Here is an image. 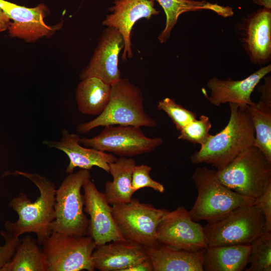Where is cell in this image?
<instances>
[{
	"label": "cell",
	"mask_w": 271,
	"mask_h": 271,
	"mask_svg": "<svg viewBox=\"0 0 271 271\" xmlns=\"http://www.w3.org/2000/svg\"><path fill=\"white\" fill-rule=\"evenodd\" d=\"M6 174L28 179L37 186L40 192V196L34 202L23 192L11 200L9 205L17 213L18 219L14 222L9 220L5 222L7 231L16 237L25 233H35L38 243L42 245L52 232L51 225L55 218V185L36 173L16 171Z\"/></svg>",
	"instance_id": "1"
},
{
	"label": "cell",
	"mask_w": 271,
	"mask_h": 271,
	"mask_svg": "<svg viewBox=\"0 0 271 271\" xmlns=\"http://www.w3.org/2000/svg\"><path fill=\"white\" fill-rule=\"evenodd\" d=\"M230 115L226 126L201 146L190 157L193 164L206 163L220 170L244 150L253 146L254 128L246 106L229 103Z\"/></svg>",
	"instance_id": "2"
},
{
	"label": "cell",
	"mask_w": 271,
	"mask_h": 271,
	"mask_svg": "<svg viewBox=\"0 0 271 271\" xmlns=\"http://www.w3.org/2000/svg\"><path fill=\"white\" fill-rule=\"evenodd\" d=\"M157 124L145 109L141 89L127 79L121 78L111 85L110 100L104 111L93 119L78 125L76 130L84 133L100 126L155 127Z\"/></svg>",
	"instance_id": "3"
},
{
	"label": "cell",
	"mask_w": 271,
	"mask_h": 271,
	"mask_svg": "<svg viewBox=\"0 0 271 271\" xmlns=\"http://www.w3.org/2000/svg\"><path fill=\"white\" fill-rule=\"evenodd\" d=\"M192 178L197 191V197L189 213L195 221L213 222L235 208L255 201V199L242 196L223 185L214 169L205 167L197 168Z\"/></svg>",
	"instance_id": "4"
},
{
	"label": "cell",
	"mask_w": 271,
	"mask_h": 271,
	"mask_svg": "<svg viewBox=\"0 0 271 271\" xmlns=\"http://www.w3.org/2000/svg\"><path fill=\"white\" fill-rule=\"evenodd\" d=\"M216 174L227 188L256 200L271 184V162L258 148L252 146L224 168L216 170Z\"/></svg>",
	"instance_id": "5"
},
{
	"label": "cell",
	"mask_w": 271,
	"mask_h": 271,
	"mask_svg": "<svg viewBox=\"0 0 271 271\" xmlns=\"http://www.w3.org/2000/svg\"><path fill=\"white\" fill-rule=\"evenodd\" d=\"M265 219L255 203L239 206L203 227L208 246L250 244L265 232Z\"/></svg>",
	"instance_id": "6"
},
{
	"label": "cell",
	"mask_w": 271,
	"mask_h": 271,
	"mask_svg": "<svg viewBox=\"0 0 271 271\" xmlns=\"http://www.w3.org/2000/svg\"><path fill=\"white\" fill-rule=\"evenodd\" d=\"M91 178L88 170L81 169L68 174L56 189L55 218L51 225L52 231L70 235H88L89 219L84 210L81 189L85 181Z\"/></svg>",
	"instance_id": "7"
},
{
	"label": "cell",
	"mask_w": 271,
	"mask_h": 271,
	"mask_svg": "<svg viewBox=\"0 0 271 271\" xmlns=\"http://www.w3.org/2000/svg\"><path fill=\"white\" fill-rule=\"evenodd\" d=\"M112 213L123 236L144 247L159 243L158 226L169 210L157 208L132 198L128 203L111 205Z\"/></svg>",
	"instance_id": "8"
},
{
	"label": "cell",
	"mask_w": 271,
	"mask_h": 271,
	"mask_svg": "<svg viewBox=\"0 0 271 271\" xmlns=\"http://www.w3.org/2000/svg\"><path fill=\"white\" fill-rule=\"evenodd\" d=\"M48 271H93L92 253L96 246L89 235L53 231L42 244Z\"/></svg>",
	"instance_id": "9"
},
{
	"label": "cell",
	"mask_w": 271,
	"mask_h": 271,
	"mask_svg": "<svg viewBox=\"0 0 271 271\" xmlns=\"http://www.w3.org/2000/svg\"><path fill=\"white\" fill-rule=\"evenodd\" d=\"M79 142L86 147L130 157L152 153L162 144L163 140L147 137L139 126L114 125L104 126L93 138H80Z\"/></svg>",
	"instance_id": "10"
},
{
	"label": "cell",
	"mask_w": 271,
	"mask_h": 271,
	"mask_svg": "<svg viewBox=\"0 0 271 271\" xmlns=\"http://www.w3.org/2000/svg\"><path fill=\"white\" fill-rule=\"evenodd\" d=\"M159 243L189 251H198L208 245L203 227L192 220L184 206L169 211L157 230Z\"/></svg>",
	"instance_id": "11"
},
{
	"label": "cell",
	"mask_w": 271,
	"mask_h": 271,
	"mask_svg": "<svg viewBox=\"0 0 271 271\" xmlns=\"http://www.w3.org/2000/svg\"><path fill=\"white\" fill-rule=\"evenodd\" d=\"M82 189L84 210L90 216L88 235L93 238L96 245L125 239L113 217L111 205L91 178L85 181Z\"/></svg>",
	"instance_id": "12"
},
{
	"label": "cell",
	"mask_w": 271,
	"mask_h": 271,
	"mask_svg": "<svg viewBox=\"0 0 271 271\" xmlns=\"http://www.w3.org/2000/svg\"><path fill=\"white\" fill-rule=\"evenodd\" d=\"M0 8L13 21L8 28V34L12 37L34 42L44 37H49L61 26L46 25L44 18L49 13L47 7L40 4L30 8L0 0Z\"/></svg>",
	"instance_id": "13"
},
{
	"label": "cell",
	"mask_w": 271,
	"mask_h": 271,
	"mask_svg": "<svg viewBox=\"0 0 271 271\" xmlns=\"http://www.w3.org/2000/svg\"><path fill=\"white\" fill-rule=\"evenodd\" d=\"M109 8L111 12L102 21L107 27L117 30L123 37L124 47L121 58L126 61L133 57L131 33L134 24L139 20H150L160 12L155 8L154 0H113Z\"/></svg>",
	"instance_id": "14"
},
{
	"label": "cell",
	"mask_w": 271,
	"mask_h": 271,
	"mask_svg": "<svg viewBox=\"0 0 271 271\" xmlns=\"http://www.w3.org/2000/svg\"><path fill=\"white\" fill-rule=\"evenodd\" d=\"M123 47V39L119 32L113 28H106L89 63L80 74L81 79L96 77L111 85L120 80L118 56Z\"/></svg>",
	"instance_id": "15"
},
{
	"label": "cell",
	"mask_w": 271,
	"mask_h": 271,
	"mask_svg": "<svg viewBox=\"0 0 271 271\" xmlns=\"http://www.w3.org/2000/svg\"><path fill=\"white\" fill-rule=\"evenodd\" d=\"M241 43L251 62L262 65L271 59V9L262 8L247 15L239 25Z\"/></svg>",
	"instance_id": "16"
},
{
	"label": "cell",
	"mask_w": 271,
	"mask_h": 271,
	"mask_svg": "<svg viewBox=\"0 0 271 271\" xmlns=\"http://www.w3.org/2000/svg\"><path fill=\"white\" fill-rule=\"evenodd\" d=\"M80 139L78 134L70 133L64 129L60 140H45L43 143L50 148L63 152L68 156L69 163L66 169L67 174L74 172L76 168L89 170L94 166L109 173V164L115 161L117 158L111 153L83 147Z\"/></svg>",
	"instance_id": "17"
},
{
	"label": "cell",
	"mask_w": 271,
	"mask_h": 271,
	"mask_svg": "<svg viewBox=\"0 0 271 271\" xmlns=\"http://www.w3.org/2000/svg\"><path fill=\"white\" fill-rule=\"evenodd\" d=\"M270 71L269 64L242 80H234L230 77L227 80L211 78L207 83L211 90L208 99L216 106L226 103H235L239 106L252 105L254 102L251 99V93L260 80Z\"/></svg>",
	"instance_id": "18"
},
{
	"label": "cell",
	"mask_w": 271,
	"mask_h": 271,
	"mask_svg": "<svg viewBox=\"0 0 271 271\" xmlns=\"http://www.w3.org/2000/svg\"><path fill=\"white\" fill-rule=\"evenodd\" d=\"M92 257L95 269L100 271H125L149 258L144 246L126 239L96 245Z\"/></svg>",
	"instance_id": "19"
},
{
	"label": "cell",
	"mask_w": 271,
	"mask_h": 271,
	"mask_svg": "<svg viewBox=\"0 0 271 271\" xmlns=\"http://www.w3.org/2000/svg\"><path fill=\"white\" fill-rule=\"evenodd\" d=\"M145 248L153 271H204L205 249L192 252L159 242Z\"/></svg>",
	"instance_id": "20"
},
{
	"label": "cell",
	"mask_w": 271,
	"mask_h": 271,
	"mask_svg": "<svg viewBox=\"0 0 271 271\" xmlns=\"http://www.w3.org/2000/svg\"><path fill=\"white\" fill-rule=\"evenodd\" d=\"M250 249V244L208 246L204 252L203 270H243L248 263Z\"/></svg>",
	"instance_id": "21"
},
{
	"label": "cell",
	"mask_w": 271,
	"mask_h": 271,
	"mask_svg": "<svg viewBox=\"0 0 271 271\" xmlns=\"http://www.w3.org/2000/svg\"><path fill=\"white\" fill-rule=\"evenodd\" d=\"M154 1L157 2L160 4L164 11L166 16L165 28L158 36V40L161 43H164L169 40L172 31L177 23L179 17L184 13L210 10L224 18L231 17L234 14L231 7H224L216 3L212 4L205 1Z\"/></svg>",
	"instance_id": "22"
},
{
	"label": "cell",
	"mask_w": 271,
	"mask_h": 271,
	"mask_svg": "<svg viewBox=\"0 0 271 271\" xmlns=\"http://www.w3.org/2000/svg\"><path fill=\"white\" fill-rule=\"evenodd\" d=\"M136 165L133 159L124 157L109 164V173L113 180L105 183L103 193L110 205L131 201L134 193L131 187L132 174Z\"/></svg>",
	"instance_id": "23"
},
{
	"label": "cell",
	"mask_w": 271,
	"mask_h": 271,
	"mask_svg": "<svg viewBox=\"0 0 271 271\" xmlns=\"http://www.w3.org/2000/svg\"><path fill=\"white\" fill-rule=\"evenodd\" d=\"M111 85L96 77H89L79 83L76 91L78 109L82 113L98 115L107 106Z\"/></svg>",
	"instance_id": "24"
},
{
	"label": "cell",
	"mask_w": 271,
	"mask_h": 271,
	"mask_svg": "<svg viewBox=\"0 0 271 271\" xmlns=\"http://www.w3.org/2000/svg\"><path fill=\"white\" fill-rule=\"evenodd\" d=\"M0 271H48V265L37 241L27 235L21 239L12 258Z\"/></svg>",
	"instance_id": "25"
},
{
	"label": "cell",
	"mask_w": 271,
	"mask_h": 271,
	"mask_svg": "<svg viewBox=\"0 0 271 271\" xmlns=\"http://www.w3.org/2000/svg\"><path fill=\"white\" fill-rule=\"evenodd\" d=\"M246 108L254 128L253 146L271 162V105L259 100L252 105H246Z\"/></svg>",
	"instance_id": "26"
},
{
	"label": "cell",
	"mask_w": 271,
	"mask_h": 271,
	"mask_svg": "<svg viewBox=\"0 0 271 271\" xmlns=\"http://www.w3.org/2000/svg\"><path fill=\"white\" fill-rule=\"evenodd\" d=\"M248 259L250 266L246 271L271 270V232H264L251 243Z\"/></svg>",
	"instance_id": "27"
},
{
	"label": "cell",
	"mask_w": 271,
	"mask_h": 271,
	"mask_svg": "<svg viewBox=\"0 0 271 271\" xmlns=\"http://www.w3.org/2000/svg\"><path fill=\"white\" fill-rule=\"evenodd\" d=\"M212 127L210 118L202 115L199 119H195L181 128L178 139L187 141L193 144H205L211 136L209 133Z\"/></svg>",
	"instance_id": "28"
},
{
	"label": "cell",
	"mask_w": 271,
	"mask_h": 271,
	"mask_svg": "<svg viewBox=\"0 0 271 271\" xmlns=\"http://www.w3.org/2000/svg\"><path fill=\"white\" fill-rule=\"evenodd\" d=\"M157 107L168 115L178 131L196 118V115L194 112L185 108L174 99L169 97L159 100Z\"/></svg>",
	"instance_id": "29"
},
{
	"label": "cell",
	"mask_w": 271,
	"mask_h": 271,
	"mask_svg": "<svg viewBox=\"0 0 271 271\" xmlns=\"http://www.w3.org/2000/svg\"><path fill=\"white\" fill-rule=\"evenodd\" d=\"M152 168L145 164L136 165L134 167L131 180V187L133 193L146 187L151 188L160 193L165 191V187L161 183L153 180L150 176Z\"/></svg>",
	"instance_id": "30"
},
{
	"label": "cell",
	"mask_w": 271,
	"mask_h": 271,
	"mask_svg": "<svg viewBox=\"0 0 271 271\" xmlns=\"http://www.w3.org/2000/svg\"><path fill=\"white\" fill-rule=\"evenodd\" d=\"M1 234L5 243L0 245V269L12 258L21 241L19 237L14 236L7 231H2Z\"/></svg>",
	"instance_id": "31"
},
{
	"label": "cell",
	"mask_w": 271,
	"mask_h": 271,
	"mask_svg": "<svg viewBox=\"0 0 271 271\" xmlns=\"http://www.w3.org/2000/svg\"><path fill=\"white\" fill-rule=\"evenodd\" d=\"M255 202L260 207L265 219V232H271V184Z\"/></svg>",
	"instance_id": "32"
},
{
	"label": "cell",
	"mask_w": 271,
	"mask_h": 271,
	"mask_svg": "<svg viewBox=\"0 0 271 271\" xmlns=\"http://www.w3.org/2000/svg\"><path fill=\"white\" fill-rule=\"evenodd\" d=\"M258 91L260 93V100L271 105V77L267 76L264 78V83L258 86Z\"/></svg>",
	"instance_id": "33"
},
{
	"label": "cell",
	"mask_w": 271,
	"mask_h": 271,
	"mask_svg": "<svg viewBox=\"0 0 271 271\" xmlns=\"http://www.w3.org/2000/svg\"><path fill=\"white\" fill-rule=\"evenodd\" d=\"M125 271H153V267L149 258L128 268Z\"/></svg>",
	"instance_id": "34"
},
{
	"label": "cell",
	"mask_w": 271,
	"mask_h": 271,
	"mask_svg": "<svg viewBox=\"0 0 271 271\" xmlns=\"http://www.w3.org/2000/svg\"><path fill=\"white\" fill-rule=\"evenodd\" d=\"M11 23V19L0 8V33L8 30Z\"/></svg>",
	"instance_id": "35"
},
{
	"label": "cell",
	"mask_w": 271,
	"mask_h": 271,
	"mask_svg": "<svg viewBox=\"0 0 271 271\" xmlns=\"http://www.w3.org/2000/svg\"><path fill=\"white\" fill-rule=\"evenodd\" d=\"M254 4L263 8L271 9V0H251Z\"/></svg>",
	"instance_id": "36"
}]
</instances>
